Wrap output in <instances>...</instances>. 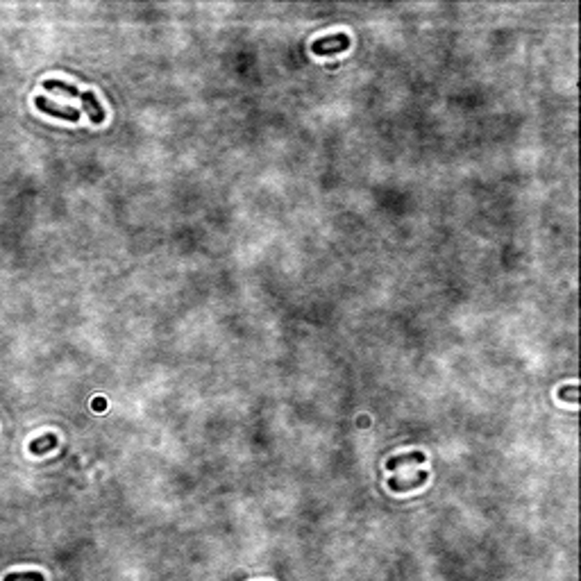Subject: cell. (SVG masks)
<instances>
[{
  "label": "cell",
  "instance_id": "2",
  "mask_svg": "<svg viewBox=\"0 0 581 581\" xmlns=\"http://www.w3.org/2000/svg\"><path fill=\"white\" fill-rule=\"evenodd\" d=\"M350 46V36L347 34H334V36H321L311 43V53L314 55H338Z\"/></svg>",
  "mask_w": 581,
  "mask_h": 581
},
{
  "label": "cell",
  "instance_id": "1",
  "mask_svg": "<svg viewBox=\"0 0 581 581\" xmlns=\"http://www.w3.org/2000/svg\"><path fill=\"white\" fill-rule=\"evenodd\" d=\"M43 89H46V91H60V93H64V96L77 98L79 103H82V109H86V114H89L91 123H96V125H100V123L105 121V109L100 107L98 98L93 96V91H79L73 84L62 82V79H46V82H43Z\"/></svg>",
  "mask_w": 581,
  "mask_h": 581
},
{
  "label": "cell",
  "instance_id": "6",
  "mask_svg": "<svg viewBox=\"0 0 581 581\" xmlns=\"http://www.w3.org/2000/svg\"><path fill=\"white\" fill-rule=\"evenodd\" d=\"M423 461H425V454H423V452H409V454L393 456V459H388L386 468H388V470H397L399 466H406V463H423Z\"/></svg>",
  "mask_w": 581,
  "mask_h": 581
},
{
  "label": "cell",
  "instance_id": "8",
  "mask_svg": "<svg viewBox=\"0 0 581 581\" xmlns=\"http://www.w3.org/2000/svg\"><path fill=\"white\" fill-rule=\"evenodd\" d=\"M558 395H561L565 402H579V388L577 386H565L558 391Z\"/></svg>",
  "mask_w": 581,
  "mask_h": 581
},
{
  "label": "cell",
  "instance_id": "5",
  "mask_svg": "<svg viewBox=\"0 0 581 581\" xmlns=\"http://www.w3.org/2000/svg\"><path fill=\"white\" fill-rule=\"evenodd\" d=\"M55 445H57V436L46 434V436H41V438L30 443V454H34V456L36 454H48L50 449H55Z\"/></svg>",
  "mask_w": 581,
  "mask_h": 581
},
{
  "label": "cell",
  "instance_id": "4",
  "mask_svg": "<svg viewBox=\"0 0 581 581\" xmlns=\"http://www.w3.org/2000/svg\"><path fill=\"white\" fill-rule=\"evenodd\" d=\"M427 482V472L425 470H413L411 472V477H406V479H399V477H391L388 479V486H391V491H395V493H404V491H413V489H418V486H423Z\"/></svg>",
  "mask_w": 581,
  "mask_h": 581
},
{
  "label": "cell",
  "instance_id": "3",
  "mask_svg": "<svg viewBox=\"0 0 581 581\" xmlns=\"http://www.w3.org/2000/svg\"><path fill=\"white\" fill-rule=\"evenodd\" d=\"M34 105H36V109H39V112H43V114H50V116H55V119H62V121H71V123H75V121L79 119V109L55 105L53 100H48L46 96H36Z\"/></svg>",
  "mask_w": 581,
  "mask_h": 581
},
{
  "label": "cell",
  "instance_id": "7",
  "mask_svg": "<svg viewBox=\"0 0 581 581\" xmlns=\"http://www.w3.org/2000/svg\"><path fill=\"white\" fill-rule=\"evenodd\" d=\"M5 581H46L41 572H12L7 575Z\"/></svg>",
  "mask_w": 581,
  "mask_h": 581
}]
</instances>
